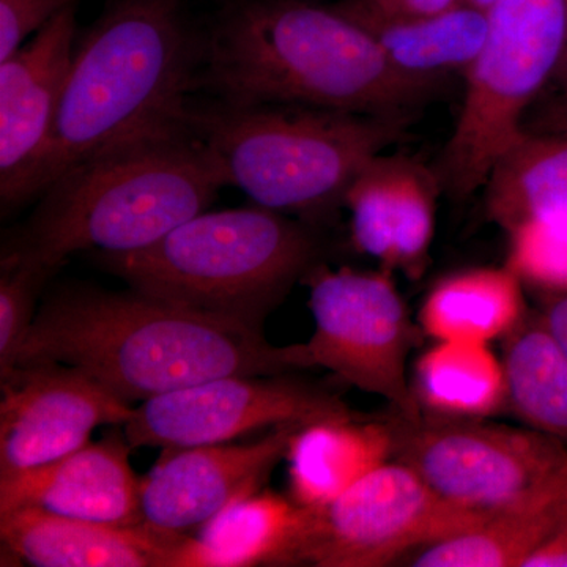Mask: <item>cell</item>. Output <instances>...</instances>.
Segmentation results:
<instances>
[{
	"label": "cell",
	"mask_w": 567,
	"mask_h": 567,
	"mask_svg": "<svg viewBox=\"0 0 567 567\" xmlns=\"http://www.w3.org/2000/svg\"><path fill=\"white\" fill-rule=\"evenodd\" d=\"M395 69L363 25L309 0H224L204 31L199 91L237 106L412 115L440 91Z\"/></svg>",
	"instance_id": "2"
},
{
	"label": "cell",
	"mask_w": 567,
	"mask_h": 567,
	"mask_svg": "<svg viewBox=\"0 0 567 567\" xmlns=\"http://www.w3.org/2000/svg\"><path fill=\"white\" fill-rule=\"evenodd\" d=\"M413 383L429 415L486 420L509 410L505 364L491 344L435 341L417 358Z\"/></svg>",
	"instance_id": "23"
},
{
	"label": "cell",
	"mask_w": 567,
	"mask_h": 567,
	"mask_svg": "<svg viewBox=\"0 0 567 567\" xmlns=\"http://www.w3.org/2000/svg\"><path fill=\"white\" fill-rule=\"evenodd\" d=\"M133 450L123 425H115L99 442H89L50 465L0 483V516L35 507L96 524H142V477L130 462Z\"/></svg>",
	"instance_id": "16"
},
{
	"label": "cell",
	"mask_w": 567,
	"mask_h": 567,
	"mask_svg": "<svg viewBox=\"0 0 567 567\" xmlns=\"http://www.w3.org/2000/svg\"><path fill=\"white\" fill-rule=\"evenodd\" d=\"M349 416L338 395L290 374L224 375L141 402L123 431L133 447L183 450Z\"/></svg>",
	"instance_id": "11"
},
{
	"label": "cell",
	"mask_w": 567,
	"mask_h": 567,
	"mask_svg": "<svg viewBox=\"0 0 567 567\" xmlns=\"http://www.w3.org/2000/svg\"><path fill=\"white\" fill-rule=\"evenodd\" d=\"M334 7L374 37L395 69L416 80L442 84L451 74H465L486 41L487 11L468 2L425 17H395L368 0Z\"/></svg>",
	"instance_id": "19"
},
{
	"label": "cell",
	"mask_w": 567,
	"mask_h": 567,
	"mask_svg": "<svg viewBox=\"0 0 567 567\" xmlns=\"http://www.w3.org/2000/svg\"><path fill=\"white\" fill-rule=\"evenodd\" d=\"M368 2L395 17H425V14L454 9L466 0H368Z\"/></svg>",
	"instance_id": "32"
},
{
	"label": "cell",
	"mask_w": 567,
	"mask_h": 567,
	"mask_svg": "<svg viewBox=\"0 0 567 567\" xmlns=\"http://www.w3.org/2000/svg\"><path fill=\"white\" fill-rule=\"evenodd\" d=\"M81 0H0V62L20 50L62 10Z\"/></svg>",
	"instance_id": "28"
},
{
	"label": "cell",
	"mask_w": 567,
	"mask_h": 567,
	"mask_svg": "<svg viewBox=\"0 0 567 567\" xmlns=\"http://www.w3.org/2000/svg\"><path fill=\"white\" fill-rule=\"evenodd\" d=\"M311 509L303 565L317 567L388 566L487 516L447 502L395 458L330 505Z\"/></svg>",
	"instance_id": "10"
},
{
	"label": "cell",
	"mask_w": 567,
	"mask_h": 567,
	"mask_svg": "<svg viewBox=\"0 0 567 567\" xmlns=\"http://www.w3.org/2000/svg\"><path fill=\"white\" fill-rule=\"evenodd\" d=\"M566 48L567 0H495L483 50L465 73L456 128L435 167L443 192L464 200L484 188Z\"/></svg>",
	"instance_id": "7"
},
{
	"label": "cell",
	"mask_w": 567,
	"mask_h": 567,
	"mask_svg": "<svg viewBox=\"0 0 567 567\" xmlns=\"http://www.w3.org/2000/svg\"><path fill=\"white\" fill-rule=\"evenodd\" d=\"M37 361L73 365L132 405L218 377L312 369L305 344L274 346L132 287L89 284H65L41 301L17 365Z\"/></svg>",
	"instance_id": "1"
},
{
	"label": "cell",
	"mask_w": 567,
	"mask_h": 567,
	"mask_svg": "<svg viewBox=\"0 0 567 567\" xmlns=\"http://www.w3.org/2000/svg\"><path fill=\"white\" fill-rule=\"evenodd\" d=\"M58 268L2 252L0 262V379L17 365L18 354L35 319L37 300Z\"/></svg>",
	"instance_id": "27"
},
{
	"label": "cell",
	"mask_w": 567,
	"mask_h": 567,
	"mask_svg": "<svg viewBox=\"0 0 567 567\" xmlns=\"http://www.w3.org/2000/svg\"><path fill=\"white\" fill-rule=\"evenodd\" d=\"M309 308L316 327L305 346L312 368L380 395L405 420L424 415L406 377L416 331L390 271L317 267Z\"/></svg>",
	"instance_id": "9"
},
{
	"label": "cell",
	"mask_w": 567,
	"mask_h": 567,
	"mask_svg": "<svg viewBox=\"0 0 567 567\" xmlns=\"http://www.w3.org/2000/svg\"><path fill=\"white\" fill-rule=\"evenodd\" d=\"M300 427L303 425H279L249 443L164 450L142 477L145 524L183 535L203 528L230 503L262 491L287 457L290 440Z\"/></svg>",
	"instance_id": "13"
},
{
	"label": "cell",
	"mask_w": 567,
	"mask_h": 567,
	"mask_svg": "<svg viewBox=\"0 0 567 567\" xmlns=\"http://www.w3.org/2000/svg\"><path fill=\"white\" fill-rule=\"evenodd\" d=\"M522 130L533 134L567 132V48L546 87L525 114Z\"/></svg>",
	"instance_id": "29"
},
{
	"label": "cell",
	"mask_w": 567,
	"mask_h": 567,
	"mask_svg": "<svg viewBox=\"0 0 567 567\" xmlns=\"http://www.w3.org/2000/svg\"><path fill=\"white\" fill-rule=\"evenodd\" d=\"M466 2H468L470 6L477 7V9L487 11L494 6L495 0H466Z\"/></svg>",
	"instance_id": "33"
},
{
	"label": "cell",
	"mask_w": 567,
	"mask_h": 567,
	"mask_svg": "<svg viewBox=\"0 0 567 567\" xmlns=\"http://www.w3.org/2000/svg\"><path fill=\"white\" fill-rule=\"evenodd\" d=\"M527 312L524 284L506 265L476 267L440 279L425 295L420 323L435 341L491 344Z\"/></svg>",
	"instance_id": "21"
},
{
	"label": "cell",
	"mask_w": 567,
	"mask_h": 567,
	"mask_svg": "<svg viewBox=\"0 0 567 567\" xmlns=\"http://www.w3.org/2000/svg\"><path fill=\"white\" fill-rule=\"evenodd\" d=\"M186 536L145 522L121 527L35 507L0 516L3 550L37 567H173Z\"/></svg>",
	"instance_id": "17"
},
{
	"label": "cell",
	"mask_w": 567,
	"mask_h": 567,
	"mask_svg": "<svg viewBox=\"0 0 567 567\" xmlns=\"http://www.w3.org/2000/svg\"><path fill=\"white\" fill-rule=\"evenodd\" d=\"M412 115H369L293 104L192 102L188 126L227 185L312 223L344 205L361 169L404 140Z\"/></svg>",
	"instance_id": "6"
},
{
	"label": "cell",
	"mask_w": 567,
	"mask_h": 567,
	"mask_svg": "<svg viewBox=\"0 0 567 567\" xmlns=\"http://www.w3.org/2000/svg\"><path fill=\"white\" fill-rule=\"evenodd\" d=\"M391 423L393 458L454 505L492 514L567 492V447L555 436L425 413Z\"/></svg>",
	"instance_id": "8"
},
{
	"label": "cell",
	"mask_w": 567,
	"mask_h": 567,
	"mask_svg": "<svg viewBox=\"0 0 567 567\" xmlns=\"http://www.w3.org/2000/svg\"><path fill=\"white\" fill-rule=\"evenodd\" d=\"M311 522V507L262 488L224 507L199 535L186 536L173 567L303 565Z\"/></svg>",
	"instance_id": "18"
},
{
	"label": "cell",
	"mask_w": 567,
	"mask_h": 567,
	"mask_svg": "<svg viewBox=\"0 0 567 567\" xmlns=\"http://www.w3.org/2000/svg\"><path fill=\"white\" fill-rule=\"evenodd\" d=\"M442 192L435 169L406 156H375L346 194L354 246L385 270L420 279L431 257Z\"/></svg>",
	"instance_id": "15"
},
{
	"label": "cell",
	"mask_w": 567,
	"mask_h": 567,
	"mask_svg": "<svg viewBox=\"0 0 567 567\" xmlns=\"http://www.w3.org/2000/svg\"><path fill=\"white\" fill-rule=\"evenodd\" d=\"M509 410L527 427L567 443V357L539 312L503 339Z\"/></svg>",
	"instance_id": "24"
},
{
	"label": "cell",
	"mask_w": 567,
	"mask_h": 567,
	"mask_svg": "<svg viewBox=\"0 0 567 567\" xmlns=\"http://www.w3.org/2000/svg\"><path fill=\"white\" fill-rule=\"evenodd\" d=\"M0 390V483L69 456L95 429L125 425L134 413L91 375L54 361L18 364Z\"/></svg>",
	"instance_id": "12"
},
{
	"label": "cell",
	"mask_w": 567,
	"mask_h": 567,
	"mask_svg": "<svg viewBox=\"0 0 567 567\" xmlns=\"http://www.w3.org/2000/svg\"><path fill=\"white\" fill-rule=\"evenodd\" d=\"M524 567H567V513Z\"/></svg>",
	"instance_id": "30"
},
{
	"label": "cell",
	"mask_w": 567,
	"mask_h": 567,
	"mask_svg": "<svg viewBox=\"0 0 567 567\" xmlns=\"http://www.w3.org/2000/svg\"><path fill=\"white\" fill-rule=\"evenodd\" d=\"M567 513V492L487 514L457 535L420 548L416 567H524Z\"/></svg>",
	"instance_id": "25"
},
{
	"label": "cell",
	"mask_w": 567,
	"mask_h": 567,
	"mask_svg": "<svg viewBox=\"0 0 567 567\" xmlns=\"http://www.w3.org/2000/svg\"><path fill=\"white\" fill-rule=\"evenodd\" d=\"M393 457L391 420L331 417L303 425L287 451L290 498L305 507L330 505Z\"/></svg>",
	"instance_id": "20"
},
{
	"label": "cell",
	"mask_w": 567,
	"mask_h": 567,
	"mask_svg": "<svg viewBox=\"0 0 567 567\" xmlns=\"http://www.w3.org/2000/svg\"><path fill=\"white\" fill-rule=\"evenodd\" d=\"M223 186L221 167L189 126L145 137L62 174L2 252L59 270L87 249L137 251L205 212Z\"/></svg>",
	"instance_id": "4"
},
{
	"label": "cell",
	"mask_w": 567,
	"mask_h": 567,
	"mask_svg": "<svg viewBox=\"0 0 567 567\" xmlns=\"http://www.w3.org/2000/svg\"><path fill=\"white\" fill-rule=\"evenodd\" d=\"M540 297L537 312L567 357V292L544 293Z\"/></svg>",
	"instance_id": "31"
},
{
	"label": "cell",
	"mask_w": 567,
	"mask_h": 567,
	"mask_svg": "<svg viewBox=\"0 0 567 567\" xmlns=\"http://www.w3.org/2000/svg\"><path fill=\"white\" fill-rule=\"evenodd\" d=\"M204 31L183 0H107L78 37L54 126L22 205L78 164L188 126Z\"/></svg>",
	"instance_id": "3"
},
{
	"label": "cell",
	"mask_w": 567,
	"mask_h": 567,
	"mask_svg": "<svg viewBox=\"0 0 567 567\" xmlns=\"http://www.w3.org/2000/svg\"><path fill=\"white\" fill-rule=\"evenodd\" d=\"M506 267L540 295L567 292V219L532 218L506 230Z\"/></svg>",
	"instance_id": "26"
},
{
	"label": "cell",
	"mask_w": 567,
	"mask_h": 567,
	"mask_svg": "<svg viewBox=\"0 0 567 567\" xmlns=\"http://www.w3.org/2000/svg\"><path fill=\"white\" fill-rule=\"evenodd\" d=\"M483 189L488 219L505 230L525 219H567V132L522 133Z\"/></svg>",
	"instance_id": "22"
},
{
	"label": "cell",
	"mask_w": 567,
	"mask_h": 567,
	"mask_svg": "<svg viewBox=\"0 0 567 567\" xmlns=\"http://www.w3.org/2000/svg\"><path fill=\"white\" fill-rule=\"evenodd\" d=\"M80 3L62 10L0 62V205L17 210L50 140L78 40Z\"/></svg>",
	"instance_id": "14"
},
{
	"label": "cell",
	"mask_w": 567,
	"mask_h": 567,
	"mask_svg": "<svg viewBox=\"0 0 567 567\" xmlns=\"http://www.w3.org/2000/svg\"><path fill=\"white\" fill-rule=\"evenodd\" d=\"M320 254L311 223L256 205L199 213L147 248L99 251L96 262L134 290L262 333Z\"/></svg>",
	"instance_id": "5"
}]
</instances>
